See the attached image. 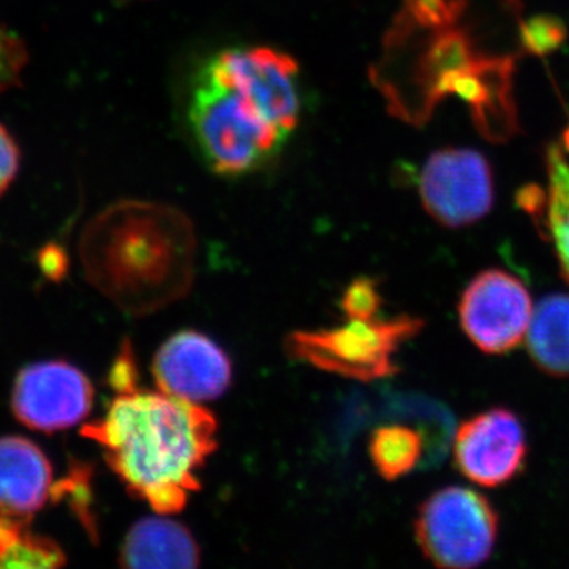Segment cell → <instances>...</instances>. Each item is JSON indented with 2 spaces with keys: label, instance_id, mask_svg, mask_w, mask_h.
Wrapping results in <instances>:
<instances>
[{
  "label": "cell",
  "instance_id": "cell-1",
  "mask_svg": "<svg viewBox=\"0 0 569 569\" xmlns=\"http://www.w3.org/2000/svg\"><path fill=\"white\" fill-rule=\"evenodd\" d=\"M468 0H402L370 78L396 118L421 126L445 97L470 104L479 132L492 141L516 132L512 56L481 51L468 26Z\"/></svg>",
  "mask_w": 569,
  "mask_h": 569
},
{
  "label": "cell",
  "instance_id": "cell-2",
  "mask_svg": "<svg viewBox=\"0 0 569 569\" xmlns=\"http://www.w3.org/2000/svg\"><path fill=\"white\" fill-rule=\"evenodd\" d=\"M82 436L100 445L132 496L164 516L182 511L201 489L198 473L219 445V422L201 403L138 385L118 392Z\"/></svg>",
  "mask_w": 569,
  "mask_h": 569
},
{
  "label": "cell",
  "instance_id": "cell-3",
  "mask_svg": "<svg viewBox=\"0 0 569 569\" xmlns=\"http://www.w3.org/2000/svg\"><path fill=\"white\" fill-rule=\"evenodd\" d=\"M82 258L104 295L126 312L146 316L189 293L197 234L179 209L127 201L112 206L88 230Z\"/></svg>",
  "mask_w": 569,
  "mask_h": 569
},
{
  "label": "cell",
  "instance_id": "cell-4",
  "mask_svg": "<svg viewBox=\"0 0 569 569\" xmlns=\"http://www.w3.org/2000/svg\"><path fill=\"white\" fill-rule=\"evenodd\" d=\"M189 121L206 164L227 178L260 170L287 141L241 93L204 71L193 89Z\"/></svg>",
  "mask_w": 569,
  "mask_h": 569
},
{
  "label": "cell",
  "instance_id": "cell-5",
  "mask_svg": "<svg viewBox=\"0 0 569 569\" xmlns=\"http://www.w3.org/2000/svg\"><path fill=\"white\" fill-rule=\"evenodd\" d=\"M425 328L421 318H347L337 328L295 331L287 350L298 361L350 380L376 381L395 376L400 347Z\"/></svg>",
  "mask_w": 569,
  "mask_h": 569
},
{
  "label": "cell",
  "instance_id": "cell-6",
  "mask_svg": "<svg viewBox=\"0 0 569 569\" xmlns=\"http://www.w3.org/2000/svg\"><path fill=\"white\" fill-rule=\"evenodd\" d=\"M500 518L470 488L449 486L427 497L415 520V537L430 563L443 569L481 567L496 549Z\"/></svg>",
  "mask_w": 569,
  "mask_h": 569
},
{
  "label": "cell",
  "instance_id": "cell-7",
  "mask_svg": "<svg viewBox=\"0 0 569 569\" xmlns=\"http://www.w3.org/2000/svg\"><path fill=\"white\" fill-rule=\"evenodd\" d=\"M203 71L241 93L287 140L293 133L301 93L298 63L291 56L266 47L238 48L219 52Z\"/></svg>",
  "mask_w": 569,
  "mask_h": 569
},
{
  "label": "cell",
  "instance_id": "cell-8",
  "mask_svg": "<svg viewBox=\"0 0 569 569\" xmlns=\"http://www.w3.org/2000/svg\"><path fill=\"white\" fill-rule=\"evenodd\" d=\"M533 307L522 280L503 269H486L460 296V328L482 353L507 355L526 340Z\"/></svg>",
  "mask_w": 569,
  "mask_h": 569
},
{
  "label": "cell",
  "instance_id": "cell-9",
  "mask_svg": "<svg viewBox=\"0 0 569 569\" xmlns=\"http://www.w3.org/2000/svg\"><path fill=\"white\" fill-rule=\"evenodd\" d=\"M426 212L447 228H466L485 219L493 206V174L475 149L448 148L426 160L418 178Z\"/></svg>",
  "mask_w": 569,
  "mask_h": 569
},
{
  "label": "cell",
  "instance_id": "cell-10",
  "mask_svg": "<svg viewBox=\"0 0 569 569\" xmlns=\"http://www.w3.org/2000/svg\"><path fill=\"white\" fill-rule=\"evenodd\" d=\"M456 468L481 488H501L519 477L529 456L526 427L508 408H490L456 430Z\"/></svg>",
  "mask_w": 569,
  "mask_h": 569
},
{
  "label": "cell",
  "instance_id": "cell-11",
  "mask_svg": "<svg viewBox=\"0 0 569 569\" xmlns=\"http://www.w3.org/2000/svg\"><path fill=\"white\" fill-rule=\"evenodd\" d=\"M93 388L78 367L43 361L26 367L14 381L11 410L18 421L39 432L70 429L91 413Z\"/></svg>",
  "mask_w": 569,
  "mask_h": 569
},
{
  "label": "cell",
  "instance_id": "cell-12",
  "mask_svg": "<svg viewBox=\"0 0 569 569\" xmlns=\"http://www.w3.org/2000/svg\"><path fill=\"white\" fill-rule=\"evenodd\" d=\"M152 376L157 388L193 403L219 399L233 383V362L211 337L178 332L156 353Z\"/></svg>",
  "mask_w": 569,
  "mask_h": 569
},
{
  "label": "cell",
  "instance_id": "cell-13",
  "mask_svg": "<svg viewBox=\"0 0 569 569\" xmlns=\"http://www.w3.org/2000/svg\"><path fill=\"white\" fill-rule=\"evenodd\" d=\"M50 459L24 437H0V515L26 519L52 497Z\"/></svg>",
  "mask_w": 569,
  "mask_h": 569
},
{
  "label": "cell",
  "instance_id": "cell-14",
  "mask_svg": "<svg viewBox=\"0 0 569 569\" xmlns=\"http://www.w3.org/2000/svg\"><path fill=\"white\" fill-rule=\"evenodd\" d=\"M119 560L132 569H193L201 549L192 531L167 518L138 520L123 539Z\"/></svg>",
  "mask_w": 569,
  "mask_h": 569
},
{
  "label": "cell",
  "instance_id": "cell-15",
  "mask_svg": "<svg viewBox=\"0 0 569 569\" xmlns=\"http://www.w3.org/2000/svg\"><path fill=\"white\" fill-rule=\"evenodd\" d=\"M526 343L541 372L569 378V295H548L533 307Z\"/></svg>",
  "mask_w": 569,
  "mask_h": 569
},
{
  "label": "cell",
  "instance_id": "cell-16",
  "mask_svg": "<svg viewBox=\"0 0 569 569\" xmlns=\"http://www.w3.org/2000/svg\"><path fill=\"white\" fill-rule=\"evenodd\" d=\"M413 418H396V422L373 430L369 440V456L373 467L387 481L407 477L430 456V443L425 430L411 426Z\"/></svg>",
  "mask_w": 569,
  "mask_h": 569
},
{
  "label": "cell",
  "instance_id": "cell-17",
  "mask_svg": "<svg viewBox=\"0 0 569 569\" xmlns=\"http://www.w3.org/2000/svg\"><path fill=\"white\" fill-rule=\"evenodd\" d=\"M546 163L549 187L537 223L552 242L561 276L569 283V162L559 144L549 146Z\"/></svg>",
  "mask_w": 569,
  "mask_h": 569
},
{
  "label": "cell",
  "instance_id": "cell-18",
  "mask_svg": "<svg viewBox=\"0 0 569 569\" xmlns=\"http://www.w3.org/2000/svg\"><path fill=\"white\" fill-rule=\"evenodd\" d=\"M66 553L58 542L29 529L26 519L0 515V568H59Z\"/></svg>",
  "mask_w": 569,
  "mask_h": 569
},
{
  "label": "cell",
  "instance_id": "cell-19",
  "mask_svg": "<svg viewBox=\"0 0 569 569\" xmlns=\"http://www.w3.org/2000/svg\"><path fill=\"white\" fill-rule=\"evenodd\" d=\"M567 37V26L553 14H537L519 28L520 48L533 56L556 52Z\"/></svg>",
  "mask_w": 569,
  "mask_h": 569
},
{
  "label": "cell",
  "instance_id": "cell-20",
  "mask_svg": "<svg viewBox=\"0 0 569 569\" xmlns=\"http://www.w3.org/2000/svg\"><path fill=\"white\" fill-rule=\"evenodd\" d=\"M52 496L67 498L82 526L92 535L96 533L91 512V473H89L88 467H74L66 481L56 485Z\"/></svg>",
  "mask_w": 569,
  "mask_h": 569
},
{
  "label": "cell",
  "instance_id": "cell-21",
  "mask_svg": "<svg viewBox=\"0 0 569 569\" xmlns=\"http://www.w3.org/2000/svg\"><path fill=\"white\" fill-rule=\"evenodd\" d=\"M381 306H383V299H381L378 282L373 279L353 280L343 291L342 301H340L343 316L356 318V320L378 317Z\"/></svg>",
  "mask_w": 569,
  "mask_h": 569
},
{
  "label": "cell",
  "instance_id": "cell-22",
  "mask_svg": "<svg viewBox=\"0 0 569 569\" xmlns=\"http://www.w3.org/2000/svg\"><path fill=\"white\" fill-rule=\"evenodd\" d=\"M26 61L24 43L14 33L0 28V93L17 84Z\"/></svg>",
  "mask_w": 569,
  "mask_h": 569
},
{
  "label": "cell",
  "instance_id": "cell-23",
  "mask_svg": "<svg viewBox=\"0 0 569 569\" xmlns=\"http://www.w3.org/2000/svg\"><path fill=\"white\" fill-rule=\"evenodd\" d=\"M138 367L134 361L133 350L130 343H123L122 350L119 351L118 358H116L114 366L111 369L110 383L116 392L127 391L138 387Z\"/></svg>",
  "mask_w": 569,
  "mask_h": 569
},
{
  "label": "cell",
  "instance_id": "cell-24",
  "mask_svg": "<svg viewBox=\"0 0 569 569\" xmlns=\"http://www.w3.org/2000/svg\"><path fill=\"white\" fill-rule=\"evenodd\" d=\"M20 168V149L10 133L0 126V194L9 189Z\"/></svg>",
  "mask_w": 569,
  "mask_h": 569
},
{
  "label": "cell",
  "instance_id": "cell-25",
  "mask_svg": "<svg viewBox=\"0 0 569 569\" xmlns=\"http://www.w3.org/2000/svg\"><path fill=\"white\" fill-rule=\"evenodd\" d=\"M518 204L538 222L539 217L545 211L546 192L538 186L523 187L518 193Z\"/></svg>",
  "mask_w": 569,
  "mask_h": 569
},
{
  "label": "cell",
  "instance_id": "cell-26",
  "mask_svg": "<svg viewBox=\"0 0 569 569\" xmlns=\"http://www.w3.org/2000/svg\"><path fill=\"white\" fill-rule=\"evenodd\" d=\"M41 269L44 274L51 277V279H59L66 272L67 263L66 257H63L61 250L56 247H48V250L41 252Z\"/></svg>",
  "mask_w": 569,
  "mask_h": 569
},
{
  "label": "cell",
  "instance_id": "cell-27",
  "mask_svg": "<svg viewBox=\"0 0 569 569\" xmlns=\"http://www.w3.org/2000/svg\"><path fill=\"white\" fill-rule=\"evenodd\" d=\"M563 146L565 151L569 152V126L567 127V130L563 132Z\"/></svg>",
  "mask_w": 569,
  "mask_h": 569
}]
</instances>
